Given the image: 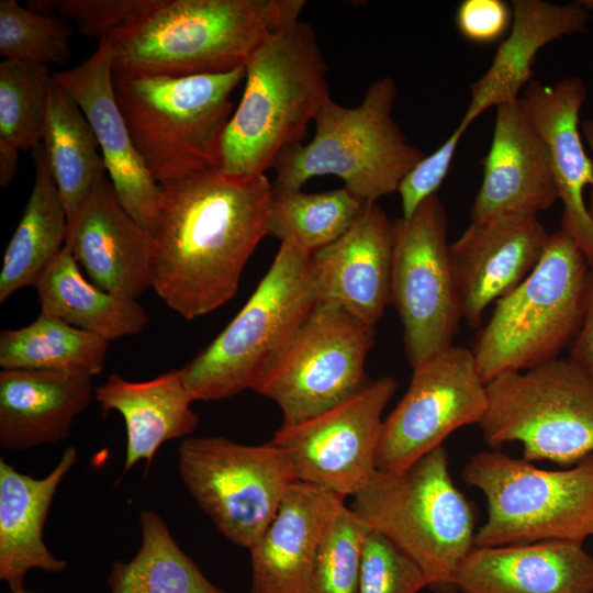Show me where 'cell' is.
Instances as JSON below:
<instances>
[{
  "label": "cell",
  "instance_id": "cell-10",
  "mask_svg": "<svg viewBox=\"0 0 593 593\" xmlns=\"http://www.w3.org/2000/svg\"><path fill=\"white\" fill-rule=\"evenodd\" d=\"M486 392L479 425L489 446L519 441L523 459L563 467L593 454V381L570 359L501 374Z\"/></svg>",
  "mask_w": 593,
  "mask_h": 593
},
{
  "label": "cell",
  "instance_id": "cell-12",
  "mask_svg": "<svg viewBox=\"0 0 593 593\" xmlns=\"http://www.w3.org/2000/svg\"><path fill=\"white\" fill-rule=\"evenodd\" d=\"M178 469L217 529L245 548L264 533L298 481L288 456L272 441L249 446L220 436L182 439Z\"/></svg>",
  "mask_w": 593,
  "mask_h": 593
},
{
  "label": "cell",
  "instance_id": "cell-1",
  "mask_svg": "<svg viewBox=\"0 0 593 593\" xmlns=\"http://www.w3.org/2000/svg\"><path fill=\"white\" fill-rule=\"evenodd\" d=\"M152 231V288L186 320L206 315L237 292L242 272L267 235L272 183L208 167L159 183Z\"/></svg>",
  "mask_w": 593,
  "mask_h": 593
},
{
  "label": "cell",
  "instance_id": "cell-7",
  "mask_svg": "<svg viewBox=\"0 0 593 593\" xmlns=\"http://www.w3.org/2000/svg\"><path fill=\"white\" fill-rule=\"evenodd\" d=\"M310 256L293 242H282L238 314L181 368L194 401H219L255 389L318 302Z\"/></svg>",
  "mask_w": 593,
  "mask_h": 593
},
{
  "label": "cell",
  "instance_id": "cell-32",
  "mask_svg": "<svg viewBox=\"0 0 593 593\" xmlns=\"http://www.w3.org/2000/svg\"><path fill=\"white\" fill-rule=\"evenodd\" d=\"M139 524L141 547L130 561L113 562L110 593H226L179 547L156 512L143 511Z\"/></svg>",
  "mask_w": 593,
  "mask_h": 593
},
{
  "label": "cell",
  "instance_id": "cell-44",
  "mask_svg": "<svg viewBox=\"0 0 593 593\" xmlns=\"http://www.w3.org/2000/svg\"><path fill=\"white\" fill-rule=\"evenodd\" d=\"M588 11H593V0H581L579 1Z\"/></svg>",
  "mask_w": 593,
  "mask_h": 593
},
{
  "label": "cell",
  "instance_id": "cell-39",
  "mask_svg": "<svg viewBox=\"0 0 593 593\" xmlns=\"http://www.w3.org/2000/svg\"><path fill=\"white\" fill-rule=\"evenodd\" d=\"M467 131L460 123L439 148L422 158L401 180L402 217H410L429 197L435 195L448 175L459 141Z\"/></svg>",
  "mask_w": 593,
  "mask_h": 593
},
{
  "label": "cell",
  "instance_id": "cell-30",
  "mask_svg": "<svg viewBox=\"0 0 593 593\" xmlns=\"http://www.w3.org/2000/svg\"><path fill=\"white\" fill-rule=\"evenodd\" d=\"M43 146L69 221L107 169L90 123L54 79Z\"/></svg>",
  "mask_w": 593,
  "mask_h": 593
},
{
  "label": "cell",
  "instance_id": "cell-33",
  "mask_svg": "<svg viewBox=\"0 0 593 593\" xmlns=\"http://www.w3.org/2000/svg\"><path fill=\"white\" fill-rule=\"evenodd\" d=\"M366 203L345 187L320 193L272 190L267 235L313 254L343 236Z\"/></svg>",
  "mask_w": 593,
  "mask_h": 593
},
{
  "label": "cell",
  "instance_id": "cell-15",
  "mask_svg": "<svg viewBox=\"0 0 593 593\" xmlns=\"http://www.w3.org/2000/svg\"><path fill=\"white\" fill-rule=\"evenodd\" d=\"M382 377L335 407L302 423L281 426L272 438L295 477L342 497L353 496L376 470L382 412L396 391Z\"/></svg>",
  "mask_w": 593,
  "mask_h": 593
},
{
  "label": "cell",
  "instance_id": "cell-42",
  "mask_svg": "<svg viewBox=\"0 0 593 593\" xmlns=\"http://www.w3.org/2000/svg\"><path fill=\"white\" fill-rule=\"evenodd\" d=\"M19 150L14 145L0 137V186L11 184L19 161Z\"/></svg>",
  "mask_w": 593,
  "mask_h": 593
},
{
  "label": "cell",
  "instance_id": "cell-14",
  "mask_svg": "<svg viewBox=\"0 0 593 593\" xmlns=\"http://www.w3.org/2000/svg\"><path fill=\"white\" fill-rule=\"evenodd\" d=\"M486 409V384L472 350H444L413 369L407 391L383 421L376 469L398 472L411 467L456 429L479 424Z\"/></svg>",
  "mask_w": 593,
  "mask_h": 593
},
{
  "label": "cell",
  "instance_id": "cell-37",
  "mask_svg": "<svg viewBox=\"0 0 593 593\" xmlns=\"http://www.w3.org/2000/svg\"><path fill=\"white\" fill-rule=\"evenodd\" d=\"M427 588L422 570L382 534L369 532L358 593H417Z\"/></svg>",
  "mask_w": 593,
  "mask_h": 593
},
{
  "label": "cell",
  "instance_id": "cell-40",
  "mask_svg": "<svg viewBox=\"0 0 593 593\" xmlns=\"http://www.w3.org/2000/svg\"><path fill=\"white\" fill-rule=\"evenodd\" d=\"M512 22V4L503 0H463L455 15L459 34L474 44L496 42L510 31Z\"/></svg>",
  "mask_w": 593,
  "mask_h": 593
},
{
  "label": "cell",
  "instance_id": "cell-5",
  "mask_svg": "<svg viewBox=\"0 0 593 593\" xmlns=\"http://www.w3.org/2000/svg\"><path fill=\"white\" fill-rule=\"evenodd\" d=\"M396 83L373 81L359 105L347 108L328 97L314 122L307 144L286 147L272 168L273 191H296L312 177L334 175L366 202L395 192L403 177L426 154L407 142L392 111Z\"/></svg>",
  "mask_w": 593,
  "mask_h": 593
},
{
  "label": "cell",
  "instance_id": "cell-34",
  "mask_svg": "<svg viewBox=\"0 0 593 593\" xmlns=\"http://www.w3.org/2000/svg\"><path fill=\"white\" fill-rule=\"evenodd\" d=\"M53 75L47 66L0 63V137L20 150L43 142Z\"/></svg>",
  "mask_w": 593,
  "mask_h": 593
},
{
  "label": "cell",
  "instance_id": "cell-36",
  "mask_svg": "<svg viewBox=\"0 0 593 593\" xmlns=\"http://www.w3.org/2000/svg\"><path fill=\"white\" fill-rule=\"evenodd\" d=\"M370 532L345 503L334 514L320 546L310 593H358L362 553Z\"/></svg>",
  "mask_w": 593,
  "mask_h": 593
},
{
  "label": "cell",
  "instance_id": "cell-41",
  "mask_svg": "<svg viewBox=\"0 0 593 593\" xmlns=\"http://www.w3.org/2000/svg\"><path fill=\"white\" fill-rule=\"evenodd\" d=\"M585 315L580 331L573 339L570 360L580 367L593 381V267Z\"/></svg>",
  "mask_w": 593,
  "mask_h": 593
},
{
  "label": "cell",
  "instance_id": "cell-22",
  "mask_svg": "<svg viewBox=\"0 0 593 593\" xmlns=\"http://www.w3.org/2000/svg\"><path fill=\"white\" fill-rule=\"evenodd\" d=\"M344 497L295 481L258 539L248 548L250 593H310L317 552Z\"/></svg>",
  "mask_w": 593,
  "mask_h": 593
},
{
  "label": "cell",
  "instance_id": "cell-3",
  "mask_svg": "<svg viewBox=\"0 0 593 593\" xmlns=\"http://www.w3.org/2000/svg\"><path fill=\"white\" fill-rule=\"evenodd\" d=\"M245 88L221 135L215 168L248 177L302 143L329 97L327 65L312 26L300 20L269 35L245 66Z\"/></svg>",
  "mask_w": 593,
  "mask_h": 593
},
{
  "label": "cell",
  "instance_id": "cell-26",
  "mask_svg": "<svg viewBox=\"0 0 593 593\" xmlns=\"http://www.w3.org/2000/svg\"><path fill=\"white\" fill-rule=\"evenodd\" d=\"M77 457L76 448L68 447L41 479L21 473L0 459V579L12 593L24 591L30 570L59 573L67 567L45 545L43 528L57 489Z\"/></svg>",
  "mask_w": 593,
  "mask_h": 593
},
{
  "label": "cell",
  "instance_id": "cell-31",
  "mask_svg": "<svg viewBox=\"0 0 593 593\" xmlns=\"http://www.w3.org/2000/svg\"><path fill=\"white\" fill-rule=\"evenodd\" d=\"M109 342L41 312L29 325L0 333V367L75 372L90 378L103 371Z\"/></svg>",
  "mask_w": 593,
  "mask_h": 593
},
{
  "label": "cell",
  "instance_id": "cell-4",
  "mask_svg": "<svg viewBox=\"0 0 593 593\" xmlns=\"http://www.w3.org/2000/svg\"><path fill=\"white\" fill-rule=\"evenodd\" d=\"M349 506L404 552L434 593H458L457 575L474 546L472 503L454 484L441 446L411 467L376 469Z\"/></svg>",
  "mask_w": 593,
  "mask_h": 593
},
{
  "label": "cell",
  "instance_id": "cell-45",
  "mask_svg": "<svg viewBox=\"0 0 593 593\" xmlns=\"http://www.w3.org/2000/svg\"><path fill=\"white\" fill-rule=\"evenodd\" d=\"M13 593H26V592H24V591H20V592H13Z\"/></svg>",
  "mask_w": 593,
  "mask_h": 593
},
{
  "label": "cell",
  "instance_id": "cell-8",
  "mask_svg": "<svg viewBox=\"0 0 593 593\" xmlns=\"http://www.w3.org/2000/svg\"><path fill=\"white\" fill-rule=\"evenodd\" d=\"M245 67L188 77L113 75L134 146L158 183L214 167Z\"/></svg>",
  "mask_w": 593,
  "mask_h": 593
},
{
  "label": "cell",
  "instance_id": "cell-17",
  "mask_svg": "<svg viewBox=\"0 0 593 593\" xmlns=\"http://www.w3.org/2000/svg\"><path fill=\"white\" fill-rule=\"evenodd\" d=\"M53 79L71 96L90 123L120 202L152 233L161 203V189L135 148L116 103L105 41L100 42L83 63L55 72Z\"/></svg>",
  "mask_w": 593,
  "mask_h": 593
},
{
  "label": "cell",
  "instance_id": "cell-11",
  "mask_svg": "<svg viewBox=\"0 0 593 593\" xmlns=\"http://www.w3.org/2000/svg\"><path fill=\"white\" fill-rule=\"evenodd\" d=\"M374 336L376 325L318 301L254 391L280 407L283 426L315 417L371 382L365 367Z\"/></svg>",
  "mask_w": 593,
  "mask_h": 593
},
{
  "label": "cell",
  "instance_id": "cell-16",
  "mask_svg": "<svg viewBox=\"0 0 593 593\" xmlns=\"http://www.w3.org/2000/svg\"><path fill=\"white\" fill-rule=\"evenodd\" d=\"M550 235L537 216L504 215L474 223L450 244L462 318L475 328L485 309L515 289L540 261Z\"/></svg>",
  "mask_w": 593,
  "mask_h": 593
},
{
  "label": "cell",
  "instance_id": "cell-18",
  "mask_svg": "<svg viewBox=\"0 0 593 593\" xmlns=\"http://www.w3.org/2000/svg\"><path fill=\"white\" fill-rule=\"evenodd\" d=\"M558 199L548 148L521 99L499 104L471 221L537 216Z\"/></svg>",
  "mask_w": 593,
  "mask_h": 593
},
{
  "label": "cell",
  "instance_id": "cell-38",
  "mask_svg": "<svg viewBox=\"0 0 593 593\" xmlns=\"http://www.w3.org/2000/svg\"><path fill=\"white\" fill-rule=\"evenodd\" d=\"M148 0H31L34 12L72 21L78 32L98 42L107 40Z\"/></svg>",
  "mask_w": 593,
  "mask_h": 593
},
{
  "label": "cell",
  "instance_id": "cell-25",
  "mask_svg": "<svg viewBox=\"0 0 593 593\" xmlns=\"http://www.w3.org/2000/svg\"><path fill=\"white\" fill-rule=\"evenodd\" d=\"M513 22L488 70L470 83V102L459 122L467 128L491 107L519 99L532 81L538 52L566 35L583 32L591 19L580 2L557 4L545 0H513Z\"/></svg>",
  "mask_w": 593,
  "mask_h": 593
},
{
  "label": "cell",
  "instance_id": "cell-28",
  "mask_svg": "<svg viewBox=\"0 0 593 593\" xmlns=\"http://www.w3.org/2000/svg\"><path fill=\"white\" fill-rule=\"evenodd\" d=\"M34 288L41 312L108 342L141 333L149 322L136 300L116 295L89 282L65 244L38 277Z\"/></svg>",
  "mask_w": 593,
  "mask_h": 593
},
{
  "label": "cell",
  "instance_id": "cell-23",
  "mask_svg": "<svg viewBox=\"0 0 593 593\" xmlns=\"http://www.w3.org/2000/svg\"><path fill=\"white\" fill-rule=\"evenodd\" d=\"M460 593H593V556L582 544L542 541L474 547L458 575Z\"/></svg>",
  "mask_w": 593,
  "mask_h": 593
},
{
  "label": "cell",
  "instance_id": "cell-13",
  "mask_svg": "<svg viewBox=\"0 0 593 593\" xmlns=\"http://www.w3.org/2000/svg\"><path fill=\"white\" fill-rule=\"evenodd\" d=\"M440 199H426L410 217L392 221L391 303L403 325L412 369L452 347L462 318Z\"/></svg>",
  "mask_w": 593,
  "mask_h": 593
},
{
  "label": "cell",
  "instance_id": "cell-19",
  "mask_svg": "<svg viewBox=\"0 0 593 593\" xmlns=\"http://www.w3.org/2000/svg\"><path fill=\"white\" fill-rule=\"evenodd\" d=\"M66 245L92 283L136 300L152 288L154 242L101 177L68 221Z\"/></svg>",
  "mask_w": 593,
  "mask_h": 593
},
{
  "label": "cell",
  "instance_id": "cell-20",
  "mask_svg": "<svg viewBox=\"0 0 593 593\" xmlns=\"http://www.w3.org/2000/svg\"><path fill=\"white\" fill-rule=\"evenodd\" d=\"M586 87L578 77L546 85L533 79L521 101L550 156L558 197L562 201L561 231L570 236L593 267V222L583 191L593 186V160L579 132Z\"/></svg>",
  "mask_w": 593,
  "mask_h": 593
},
{
  "label": "cell",
  "instance_id": "cell-6",
  "mask_svg": "<svg viewBox=\"0 0 593 593\" xmlns=\"http://www.w3.org/2000/svg\"><path fill=\"white\" fill-rule=\"evenodd\" d=\"M591 266L563 231L550 235L540 261L496 302L471 349L483 382L558 359L582 325Z\"/></svg>",
  "mask_w": 593,
  "mask_h": 593
},
{
  "label": "cell",
  "instance_id": "cell-2",
  "mask_svg": "<svg viewBox=\"0 0 593 593\" xmlns=\"http://www.w3.org/2000/svg\"><path fill=\"white\" fill-rule=\"evenodd\" d=\"M304 0H148L104 40L115 76L188 77L245 67Z\"/></svg>",
  "mask_w": 593,
  "mask_h": 593
},
{
  "label": "cell",
  "instance_id": "cell-35",
  "mask_svg": "<svg viewBox=\"0 0 593 593\" xmlns=\"http://www.w3.org/2000/svg\"><path fill=\"white\" fill-rule=\"evenodd\" d=\"M74 31L67 20L0 1V55L21 64L47 66L70 59Z\"/></svg>",
  "mask_w": 593,
  "mask_h": 593
},
{
  "label": "cell",
  "instance_id": "cell-29",
  "mask_svg": "<svg viewBox=\"0 0 593 593\" xmlns=\"http://www.w3.org/2000/svg\"><path fill=\"white\" fill-rule=\"evenodd\" d=\"M35 177L21 220L8 244L0 272V303L38 277L66 244L67 213L43 144L32 150Z\"/></svg>",
  "mask_w": 593,
  "mask_h": 593
},
{
  "label": "cell",
  "instance_id": "cell-9",
  "mask_svg": "<svg viewBox=\"0 0 593 593\" xmlns=\"http://www.w3.org/2000/svg\"><path fill=\"white\" fill-rule=\"evenodd\" d=\"M463 480L488 503L475 547L542 541L583 544L593 536V454L566 470H546L500 451H482Z\"/></svg>",
  "mask_w": 593,
  "mask_h": 593
},
{
  "label": "cell",
  "instance_id": "cell-21",
  "mask_svg": "<svg viewBox=\"0 0 593 593\" xmlns=\"http://www.w3.org/2000/svg\"><path fill=\"white\" fill-rule=\"evenodd\" d=\"M392 247V221L367 202L343 236L310 256L318 301L376 325L391 303Z\"/></svg>",
  "mask_w": 593,
  "mask_h": 593
},
{
  "label": "cell",
  "instance_id": "cell-43",
  "mask_svg": "<svg viewBox=\"0 0 593 593\" xmlns=\"http://www.w3.org/2000/svg\"><path fill=\"white\" fill-rule=\"evenodd\" d=\"M582 132L593 154V119L586 120L582 123ZM586 208H588L589 215L593 222V186L591 187V190H590V199H589V204H586Z\"/></svg>",
  "mask_w": 593,
  "mask_h": 593
},
{
  "label": "cell",
  "instance_id": "cell-24",
  "mask_svg": "<svg viewBox=\"0 0 593 593\" xmlns=\"http://www.w3.org/2000/svg\"><path fill=\"white\" fill-rule=\"evenodd\" d=\"M94 399L81 373L3 369L0 372V446L25 450L66 439Z\"/></svg>",
  "mask_w": 593,
  "mask_h": 593
},
{
  "label": "cell",
  "instance_id": "cell-27",
  "mask_svg": "<svg viewBox=\"0 0 593 593\" xmlns=\"http://www.w3.org/2000/svg\"><path fill=\"white\" fill-rule=\"evenodd\" d=\"M94 400L103 415L115 411L124 419L123 473L142 460L149 467L164 443L187 438L199 424V415L191 407L194 400L184 384L181 369H171L142 382L112 373L103 384L94 388Z\"/></svg>",
  "mask_w": 593,
  "mask_h": 593
}]
</instances>
